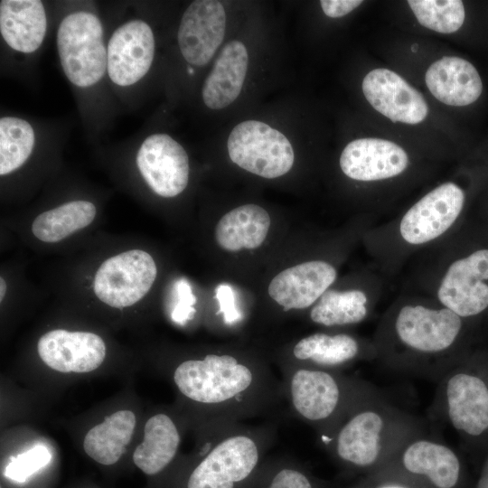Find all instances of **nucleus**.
Masks as SVG:
<instances>
[{"instance_id": "obj_1", "label": "nucleus", "mask_w": 488, "mask_h": 488, "mask_svg": "<svg viewBox=\"0 0 488 488\" xmlns=\"http://www.w3.org/2000/svg\"><path fill=\"white\" fill-rule=\"evenodd\" d=\"M171 378L181 398L202 416L205 430L258 416L284 397L273 373L229 352L183 360Z\"/></svg>"}, {"instance_id": "obj_2", "label": "nucleus", "mask_w": 488, "mask_h": 488, "mask_svg": "<svg viewBox=\"0 0 488 488\" xmlns=\"http://www.w3.org/2000/svg\"><path fill=\"white\" fill-rule=\"evenodd\" d=\"M418 434L414 418L372 390L322 439L340 462L367 468Z\"/></svg>"}, {"instance_id": "obj_3", "label": "nucleus", "mask_w": 488, "mask_h": 488, "mask_svg": "<svg viewBox=\"0 0 488 488\" xmlns=\"http://www.w3.org/2000/svg\"><path fill=\"white\" fill-rule=\"evenodd\" d=\"M206 432L210 441L184 488H248L266 463L272 433L239 423Z\"/></svg>"}, {"instance_id": "obj_4", "label": "nucleus", "mask_w": 488, "mask_h": 488, "mask_svg": "<svg viewBox=\"0 0 488 488\" xmlns=\"http://www.w3.org/2000/svg\"><path fill=\"white\" fill-rule=\"evenodd\" d=\"M283 373V392L292 412L328 435L372 389L335 371L288 366Z\"/></svg>"}, {"instance_id": "obj_5", "label": "nucleus", "mask_w": 488, "mask_h": 488, "mask_svg": "<svg viewBox=\"0 0 488 488\" xmlns=\"http://www.w3.org/2000/svg\"><path fill=\"white\" fill-rule=\"evenodd\" d=\"M59 58L68 80L87 88L107 70V49L99 19L92 13L74 12L61 22L56 36Z\"/></svg>"}, {"instance_id": "obj_6", "label": "nucleus", "mask_w": 488, "mask_h": 488, "mask_svg": "<svg viewBox=\"0 0 488 488\" xmlns=\"http://www.w3.org/2000/svg\"><path fill=\"white\" fill-rule=\"evenodd\" d=\"M228 153L240 168L267 179L288 173L295 160L288 139L257 120H246L234 127L228 138Z\"/></svg>"}, {"instance_id": "obj_7", "label": "nucleus", "mask_w": 488, "mask_h": 488, "mask_svg": "<svg viewBox=\"0 0 488 488\" xmlns=\"http://www.w3.org/2000/svg\"><path fill=\"white\" fill-rule=\"evenodd\" d=\"M156 275V265L149 253L127 250L100 265L94 277V293L113 308L128 307L149 292Z\"/></svg>"}, {"instance_id": "obj_8", "label": "nucleus", "mask_w": 488, "mask_h": 488, "mask_svg": "<svg viewBox=\"0 0 488 488\" xmlns=\"http://www.w3.org/2000/svg\"><path fill=\"white\" fill-rule=\"evenodd\" d=\"M462 329L459 315L448 308L405 305L398 313L394 330L400 343L414 353L441 354L454 345Z\"/></svg>"}, {"instance_id": "obj_9", "label": "nucleus", "mask_w": 488, "mask_h": 488, "mask_svg": "<svg viewBox=\"0 0 488 488\" xmlns=\"http://www.w3.org/2000/svg\"><path fill=\"white\" fill-rule=\"evenodd\" d=\"M438 392L443 415L456 431L479 436L488 430V385L481 377L446 371Z\"/></svg>"}, {"instance_id": "obj_10", "label": "nucleus", "mask_w": 488, "mask_h": 488, "mask_svg": "<svg viewBox=\"0 0 488 488\" xmlns=\"http://www.w3.org/2000/svg\"><path fill=\"white\" fill-rule=\"evenodd\" d=\"M139 173L157 195L175 197L189 181V158L184 148L167 134H153L141 144L136 156Z\"/></svg>"}, {"instance_id": "obj_11", "label": "nucleus", "mask_w": 488, "mask_h": 488, "mask_svg": "<svg viewBox=\"0 0 488 488\" xmlns=\"http://www.w3.org/2000/svg\"><path fill=\"white\" fill-rule=\"evenodd\" d=\"M42 361L62 374H86L98 370L105 361L103 339L91 332L54 329L42 334L37 343Z\"/></svg>"}, {"instance_id": "obj_12", "label": "nucleus", "mask_w": 488, "mask_h": 488, "mask_svg": "<svg viewBox=\"0 0 488 488\" xmlns=\"http://www.w3.org/2000/svg\"><path fill=\"white\" fill-rule=\"evenodd\" d=\"M488 249H479L453 262L437 291L440 303L460 317L482 313L488 307Z\"/></svg>"}, {"instance_id": "obj_13", "label": "nucleus", "mask_w": 488, "mask_h": 488, "mask_svg": "<svg viewBox=\"0 0 488 488\" xmlns=\"http://www.w3.org/2000/svg\"><path fill=\"white\" fill-rule=\"evenodd\" d=\"M465 202L463 190L443 183L417 202L403 216L399 231L410 244H423L445 233L459 216Z\"/></svg>"}, {"instance_id": "obj_14", "label": "nucleus", "mask_w": 488, "mask_h": 488, "mask_svg": "<svg viewBox=\"0 0 488 488\" xmlns=\"http://www.w3.org/2000/svg\"><path fill=\"white\" fill-rule=\"evenodd\" d=\"M155 42L148 23L140 19L128 21L112 34L107 47V70L117 85L130 86L149 70Z\"/></svg>"}, {"instance_id": "obj_15", "label": "nucleus", "mask_w": 488, "mask_h": 488, "mask_svg": "<svg viewBox=\"0 0 488 488\" xmlns=\"http://www.w3.org/2000/svg\"><path fill=\"white\" fill-rule=\"evenodd\" d=\"M226 29V13L216 0L193 1L184 11L177 33L184 60L204 66L221 44Z\"/></svg>"}, {"instance_id": "obj_16", "label": "nucleus", "mask_w": 488, "mask_h": 488, "mask_svg": "<svg viewBox=\"0 0 488 488\" xmlns=\"http://www.w3.org/2000/svg\"><path fill=\"white\" fill-rule=\"evenodd\" d=\"M361 89L373 108L393 122L416 125L427 116V105L421 93L390 70H371Z\"/></svg>"}, {"instance_id": "obj_17", "label": "nucleus", "mask_w": 488, "mask_h": 488, "mask_svg": "<svg viewBox=\"0 0 488 488\" xmlns=\"http://www.w3.org/2000/svg\"><path fill=\"white\" fill-rule=\"evenodd\" d=\"M336 275L325 261H306L279 272L269 283L268 295L285 312L305 309L327 291Z\"/></svg>"}, {"instance_id": "obj_18", "label": "nucleus", "mask_w": 488, "mask_h": 488, "mask_svg": "<svg viewBox=\"0 0 488 488\" xmlns=\"http://www.w3.org/2000/svg\"><path fill=\"white\" fill-rule=\"evenodd\" d=\"M408 164L405 150L397 144L379 138L350 142L340 156V166L351 179L378 181L400 174Z\"/></svg>"}, {"instance_id": "obj_19", "label": "nucleus", "mask_w": 488, "mask_h": 488, "mask_svg": "<svg viewBox=\"0 0 488 488\" xmlns=\"http://www.w3.org/2000/svg\"><path fill=\"white\" fill-rule=\"evenodd\" d=\"M403 468L424 476L436 488H453L460 475L458 456L447 445L416 435L397 450Z\"/></svg>"}, {"instance_id": "obj_20", "label": "nucleus", "mask_w": 488, "mask_h": 488, "mask_svg": "<svg viewBox=\"0 0 488 488\" xmlns=\"http://www.w3.org/2000/svg\"><path fill=\"white\" fill-rule=\"evenodd\" d=\"M425 81L431 94L449 106L470 105L483 91V82L475 67L456 56H444L433 62L426 72Z\"/></svg>"}, {"instance_id": "obj_21", "label": "nucleus", "mask_w": 488, "mask_h": 488, "mask_svg": "<svg viewBox=\"0 0 488 488\" xmlns=\"http://www.w3.org/2000/svg\"><path fill=\"white\" fill-rule=\"evenodd\" d=\"M182 441L179 424L166 412H156L145 422L142 441L134 450L135 465L146 475L165 470L176 457Z\"/></svg>"}, {"instance_id": "obj_22", "label": "nucleus", "mask_w": 488, "mask_h": 488, "mask_svg": "<svg viewBox=\"0 0 488 488\" xmlns=\"http://www.w3.org/2000/svg\"><path fill=\"white\" fill-rule=\"evenodd\" d=\"M248 64V51L241 42L234 40L223 47L202 90L203 102L209 108H224L239 97Z\"/></svg>"}, {"instance_id": "obj_23", "label": "nucleus", "mask_w": 488, "mask_h": 488, "mask_svg": "<svg viewBox=\"0 0 488 488\" xmlns=\"http://www.w3.org/2000/svg\"><path fill=\"white\" fill-rule=\"evenodd\" d=\"M47 28L44 6L38 0H2L0 32L12 49L24 53L35 52Z\"/></svg>"}, {"instance_id": "obj_24", "label": "nucleus", "mask_w": 488, "mask_h": 488, "mask_svg": "<svg viewBox=\"0 0 488 488\" xmlns=\"http://www.w3.org/2000/svg\"><path fill=\"white\" fill-rule=\"evenodd\" d=\"M136 427L131 409H118L90 427L83 437L85 454L98 464L111 465L120 460L130 444Z\"/></svg>"}, {"instance_id": "obj_25", "label": "nucleus", "mask_w": 488, "mask_h": 488, "mask_svg": "<svg viewBox=\"0 0 488 488\" xmlns=\"http://www.w3.org/2000/svg\"><path fill=\"white\" fill-rule=\"evenodd\" d=\"M291 352L295 362L289 366L337 371L357 359L361 346L354 337L346 333H315L301 338Z\"/></svg>"}, {"instance_id": "obj_26", "label": "nucleus", "mask_w": 488, "mask_h": 488, "mask_svg": "<svg viewBox=\"0 0 488 488\" xmlns=\"http://www.w3.org/2000/svg\"><path fill=\"white\" fill-rule=\"evenodd\" d=\"M271 220L259 205L245 204L232 209L215 227L218 245L230 252L258 248L266 239Z\"/></svg>"}, {"instance_id": "obj_27", "label": "nucleus", "mask_w": 488, "mask_h": 488, "mask_svg": "<svg viewBox=\"0 0 488 488\" xmlns=\"http://www.w3.org/2000/svg\"><path fill=\"white\" fill-rule=\"evenodd\" d=\"M96 213L90 202H69L39 214L33 221L32 231L43 242H58L89 226Z\"/></svg>"}, {"instance_id": "obj_28", "label": "nucleus", "mask_w": 488, "mask_h": 488, "mask_svg": "<svg viewBox=\"0 0 488 488\" xmlns=\"http://www.w3.org/2000/svg\"><path fill=\"white\" fill-rule=\"evenodd\" d=\"M367 296L358 289L327 290L310 311V319L326 327L354 324L368 314Z\"/></svg>"}, {"instance_id": "obj_29", "label": "nucleus", "mask_w": 488, "mask_h": 488, "mask_svg": "<svg viewBox=\"0 0 488 488\" xmlns=\"http://www.w3.org/2000/svg\"><path fill=\"white\" fill-rule=\"evenodd\" d=\"M34 146V131L24 119L4 117L0 119V174L21 167Z\"/></svg>"}, {"instance_id": "obj_30", "label": "nucleus", "mask_w": 488, "mask_h": 488, "mask_svg": "<svg viewBox=\"0 0 488 488\" xmlns=\"http://www.w3.org/2000/svg\"><path fill=\"white\" fill-rule=\"evenodd\" d=\"M408 4L421 25L437 33H455L465 21L464 4L459 0H409Z\"/></svg>"}, {"instance_id": "obj_31", "label": "nucleus", "mask_w": 488, "mask_h": 488, "mask_svg": "<svg viewBox=\"0 0 488 488\" xmlns=\"http://www.w3.org/2000/svg\"><path fill=\"white\" fill-rule=\"evenodd\" d=\"M248 488H315L309 474L291 461L266 462Z\"/></svg>"}, {"instance_id": "obj_32", "label": "nucleus", "mask_w": 488, "mask_h": 488, "mask_svg": "<svg viewBox=\"0 0 488 488\" xmlns=\"http://www.w3.org/2000/svg\"><path fill=\"white\" fill-rule=\"evenodd\" d=\"M52 459L50 450L37 445L12 458L5 469V475L15 481H24L33 474L45 466Z\"/></svg>"}, {"instance_id": "obj_33", "label": "nucleus", "mask_w": 488, "mask_h": 488, "mask_svg": "<svg viewBox=\"0 0 488 488\" xmlns=\"http://www.w3.org/2000/svg\"><path fill=\"white\" fill-rule=\"evenodd\" d=\"M175 289L177 303L171 313V318L174 322L183 324L194 316L196 310L193 305L196 304V296L185 278H181L176 282Z\"/></svg>"}, {"instance_id": "obj_34", "label": "nucleus", "mask_w": 488, "mask_h": 488, "mask_svg": "<svg viewBox=\"0 0 488 488\" xmlns=\"http://www.w3.org/2000/svg\"><path fill=\"white\" fill-rule=\"evenodd\" d=\"M215 297L220 305V311L226 324H233L241 319V314L235 305L234 292L228 284L219 285L215 289Z\"/></svg>"}, {"instance_id": "obj_35", "label": "nucleus", "mask_w": 488, "mask_h": 488, "mask_svg": "<svg viewBox=\"0 0 488 488\" xmlns=\"http://www.w3.org/2000/svg\"><path fill=\"white\" fill-rule=\"evenodd\" d=\"M362 1L360 0H322L320 1L321 7L327 16L331 18H337L346 15L351 13L356 7H358Z\"/></svg>"}, {"instance_id": "obj_36", "label": "nucleus", "mask_w": 488, "mask_h": 488, "mask_svg": "<svg viewBox=\"0 0 488 488\" xmlns=\"http://www.w3.org/2000/svg\"><path fill=\"white\" fill-rule=\"evenodd\" d=\"M6 292V283L3 277L0 278V300L2 301Z\"/></svg>"}, {"instance_id": "obj_37", "label": "nucleus", "mask_w": 488, "mask_h": 488, "mask_svg": "<svg viewBox=\"0 0 488 488\" xmlns=\"http://www.w3.org/2000/svg\"><path fill=\"white\" fill-rule=\"evenodd\" d=\"M380 488H404V487L389 485V486H383V487H380Z\"/></svg>"}, {"instance_id": "obj_38", "label": "nucleus", "mask_w": 488, "mask_h": 488, "mask_svg": "<svg viewBox=\"0 0 488 488\" xmlns=\"http://www.w3.org/2000/svg\"><path fill=\"white\" fill-rule=\"evenodd\" d=\"M2 488V487H1Z\"/></svg>"}]
</instances>
